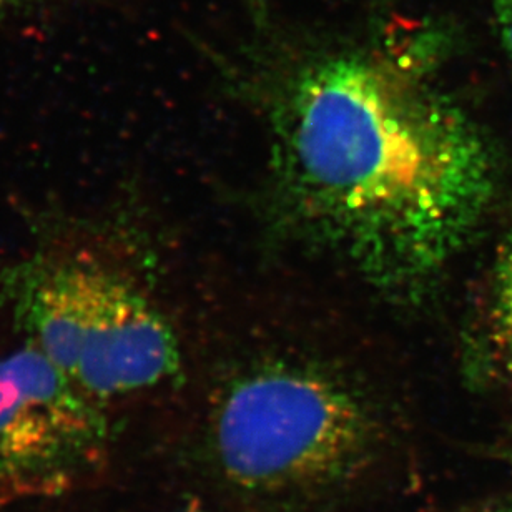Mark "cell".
<instances>
[{"mask_svg": "<svg viewBox=\"0 0 512 512\" xmlns=\"http://www.w3.org/2000/svg\"><path fill=\"white\" fill-rule=\"evenodd\" d=\"M271 122L291 217L391 295L431 285L493 197V160L476 127L418 72L381 57L303 65Z\"/></svg>", "mask_w": 512, "mask_h": 512, "instance_id": "obj_1", "label": "cell"}, {"mask_svg": "<svg viewBox=\"0 0 512 512\" xmlns=\"http://www.w3.org/2000/svg\"><path fill=\"white\" fill-rule=\"evenodd\" d=\"M227 350L210 396L208 441L233 486L303 493L365 466L383 428L353 360L291 331H263Z\"/></svg>", "mask_w": 512, "mask_h": 512, "instance_id": "obj_2", "label": "cell"}, {"mask_svg": "<svg viewBox=\"0 0 512 512\" xmlns=\"http://www.w3.org/2000/svg\"><path fill=\"white\" fill-rule=\"evenodd\" d=\"M9 285L15 320L30 345L99 403L178 375L177 331L124 278L64 261L25 266Z\"/></svg>", "mask_w": 512, "mask_h": 512, "instance_id": "obj_3", "label": "cell"}, {"mask_svg": "<svg viewBox=\"0 0 512 512\" xmlns=\"http://www.w3.org/2000/svg\"><path fill=\"white\" fill-rule=\"evenodd\" d=\"M105 431L99 401L37 348L0 355V488H60L94 463Z\"/></svg>", "mask_w": 512, "mask_h": 512, "instance_id": "obj_4", "label": "cell"}, {"mask_svg": "<svg viewBox=\"0 0 512 512\" xmlns=\"http://www.w3.org/2000/svg\"><path fill=\"white\" fill-rule=\"evenodd\" d=\"M494 355L512 376V235L499 248L489 308Z\"/></svg>", "mask_w": 512, "mask_h": 512, "instance_id": "obj_5", "label": "cell"}, {"mask_svg": "<svg viewBox=\"0 0 512 512\" xmlns=\"http://www.w3.org/2000/svg\"><path fill=\"white\" fill-rule=\"evenodd\" d=\"M27 2L30 0H0V19H4L5 15H9Z\"/></svg>", "mask_w": 512, "mask_h": 512, "instance_id": "obj_6", "label": "cell"}, {"mask_svg": "<svg viewBox=\"0 0 512 512\" xmlns=\"http://www.w3.org/2000/svg\"><path fill=\"white\" fill-rule=\"evenodd\" d=\"M180 512H205V511H203V509H198V508H188V509H183V511H180Z\"/></svg>", "mask_w": 512, "mask_h": 512, "instance_id": "obj_7", "label": "cell"}]
</instances>
